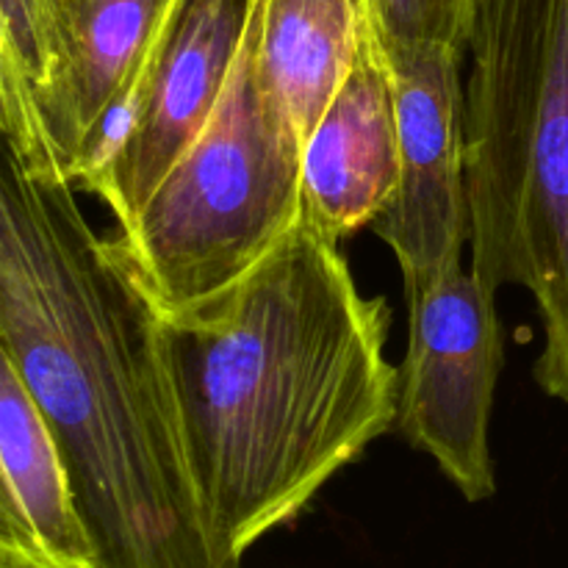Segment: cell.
Listing matches in <instances>:
<instances>
[{
	"instance_id": "1",
	"label": "cell",
	"mask_w": 568,
	"mask_h": 568,
	"mask_svg": "<svg viewBox=\"0 0 568 568\" xmlns=\"http://www.w3.org/2000/svg\"><path fill=\"white\" fill-rule=\"evenodd\" d=\"M72 183L0 172V355L53 430L92 568H242L189 466L148 288Z\"/></svg>"
},
{
	"instance_id": "2",
	"label": "cell",
	"mask_w": 568,
	"mask_h": 568,
	"mask_svg": "<svg viewBox=\"0 0 568 568\" xmlns=\"http://www.w3.org/2000/svg\"><path fill=\"white\" fill-rule=\"evenodd\" d=\"M155 322L194 483L239 558L394 430L386 297L361 294L311 216L233 286Z\"/></svg>"
},
{
	"instance_id": "3",
	"label": "cell",
	"mask_w": 568,
	"mask_h": 568,
	"mask_svg": "<svg viewBox=\"0 0 568 568\" xmlns=\"http://www.w3.org/2000/svg\"><path fill=\"white\" fill-rule=\"evenodd\" d=\"M466 61L471 272L532 294V375L568 403V0H475Z\"/></svg>"
},
{
	"instance_id": "4",
	"label": "cell",
	"mask_w": 568,
	"mask_h": 568,
	"mask_svg": "<svg viewBox=\"0 0 568 568\" xmlns=\"http://www.w3.org/2000/svg\"><path fill=\"white\" fill-rule=\"evenodd\" d=\"M303 150L244 31L211 120L114 236L155 308H186L233 286L303 220Z\"/></svg>"
},
{
	"instance_id": "5",
	"label": "cell",
	"mask_w": 568,
	"mask_h": 568,
	"mask_svg": "<svg viewBox=\"0 0 568 568\" xmlns=\"http://www.w3.org/2000/svg\"><path fill=\"white\" fill-rule=\"evenodd\" d=\"M405 297L408 353L399 366L394 430L430 455L469 503H483L497 491L488 447L505 358L497 292L460 261Z\"/></svg>"
},
{
	"instance_id": "6",
	"label": "cell",
	"mask_w": 568,
	"mask_h": 568,
	"mask_svg": "<svg viewBox=\"0 0 568 568\" xmlns=\"http://www.w3.org/2000/svg\"><path fill=\"white\" fill-rule=\"evenodd\" d=\"M253 0H175L98 164L78 186L131 225L227 87Z\"/></svg>"
},
{
	"instance_id": "7",
	"label": "cell",
	"mask_w": 568,
	"mask_h": 568,
	"mask_svg": "<svg viewBox=\"0 0 568 568\" xmlns=\"http://www.w3.org/2000/svg\"><path fill=\"white\" fill-rule=\"evenodd\" d=\"M399 125V186L372 231L392 247L405 292L464 261L471 239L466 194V55L442 44H388Z\"/></svg>"
},
{
	"instance_id": "8",
	"label": "cell",
	"mask_w": 568,
	"mask_h": 568,
	"mask_svg": "<svg viewBox=\"0 0 568 568\" xmlns=\"http://www.w3.org/2000/svg\"><path fill=\"white\" fill-rule=\"evenodd\" d=\"M175 0H61L59 67L39 103L53 170L72 186L98 164Z\"/></svg>"
},
{
	"instance_id": "9",
	"label": "cell",
	"mask_w": 568,
	"mask_h": 568,
	"mask_svg": "<svg viewBox=\"0 0 568 568\" xmlns=\"http://www.w3.org/2000/svg\"><path fill=\"white\" fill-rule=\"evenodd\" d=\"M399 170L397 105L386 48L372 17L353 67L305 142V216L342 242L392 205Z\"/></svg>"
},
{
	"instance_id": "10",
	"label": "cell",
	"mask_w": 568,
	"mask_h": 568,
	"mask_svg": "<svg viewBox=\"0 0 568 568\" xmlns=\"http://www.w3.org/2000/svg\"><path fill=\"white\" fill-rule=\"evenodd\" d=\"M0 547L53 568H92L64 458L14 364L0 355Z\"/></svg>"
},
{
	"instance_id": "11",
	"label": "cell",
	"mask_w": 568,
	"mask_h": 568,
	"mask_svg": "<svg viewBox=\"0 0 568 568\" xmlns=\"http://www.w3.org/2000/svg\"><path fill=\"white\" fill-rule=\"evenodd\" d=\"M372 17V0L250 3L247 31L261 83L294 122L303 144L353 67Z\"/></svg>"
},
{
	"instance_id": "12",
	"label": "cell",
	"mask_w": 568,
	"mask_h": 568,
	"mask_svg": "<svg viewBox=\"0 0 568 568\" xmlns=\"http://www.w3.org/2000/svg\"><path fill=\"white\" fill-rule=\"evenodd\" d=\"M61 0H0V125L6 150L33 175L53 170L39 103L59 67ZM64 181V178H61Z\"/></svg>"
},
{
	"instance_id": "13",
	"label": "cell",
	"mask_w": 568,
	"mask_h": 568,
	"mask_svg": "<svg viewBox=\"0 0 568 568\" xmlns=\"http://www.w3.org/2000/svg\"><path fill=\"white\" fill-rule=\"evenodd\" d=\"M377 31L388 44H442L466 55L475 0H372Z\"/></svg>"
},
{
	"instance_id": "14",
	"label": "cell",
	"mask_w": 568,
	"mask_h": 568,
	"mask_svg": "<svg viewBox=\"0 0 568 568\" xmlns=\"http://www.w3.org/2000/svg\"><path fill=\"white\" fill-rule=\"evenodd\" d=\"M0 568H53V566L42 564V560L31 558V555L26 552H17V549L0 547Z\"/></svg>"
}]
</instances>
